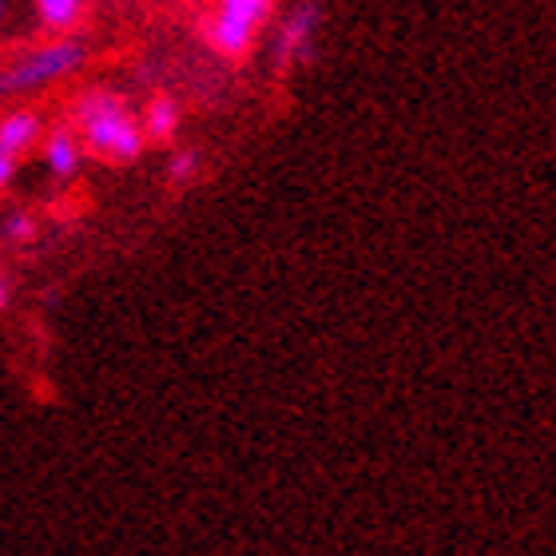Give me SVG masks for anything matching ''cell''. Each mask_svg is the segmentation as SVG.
I'll use <instances>...</instances> for the list:
<instances>
[{"instance_id": "3957f363", "label": "cell", "mask_w": 556, "mask_h": 556, "mask_svg": "<svg viewBox=\"0 0 556 556\" xmlns=\"http://www.w3.org/2000/svg\"><path fill=\"white\" fill-rule=\"evenodd\" d=\"M275 0H219L215 16L207 21V45L223 60H243L255 48L258 28L267 24Z\"/></svg>"}, {"instance_id": "52a82bcc", "label": "cell", "mask_w": 556, "mask_h": 556, "mask_svg": "<svg viewBox=\"0 0 556 556\" xmlns=\"http://www.w3.org/2000/svg\"><path fill=\"white\" fill-rule=\"evenodd\" d=\"M179 119H184L179 116V104H175L167 92H160L143 104V112H139V128H143L148 143H167V139H175V131H179Z\"/></svg>"}, {"instance_id": "9c48e42d", "label": "cell", "mask_w": 556, "mask_h": 556, "mask_svg": "<svg viewBox=\"0 0 556 556\" xmlns=\"http://www.w3.org/2000/svg\"><path fill=\"white\" fill-rule=\"evenodd\" d=\"M0 235L9 239V243H28L36 235V219H33V211H24V207H16V211H9L4 219H0Z\"/></svg>"}, {"instance_id": "8992f818", "label": "cell", "mask_w": 556, "mask_h": 556, "mask_svg": "<svg viewBox=\"0 0 556 556\" xmlns=\"http://www.w3.org/2000/svg\"><path fill=\"white\" fill-rule=\"evenodd\" d=\"M48 131L45 116L36 108H12L9 116H0V151L9 155H28V151L40 143V136Z\"/></svg>"}, {"instance_id": "4fadbf2b", "label": "cell", "mask_w": 556, "mask_h": 556, "mask_svg": "<svg viewBox=\"0 0 556 556\" xmlns=\"http://www.w3.org/2000/svg\"><path fill=\"white\" fill-rule=\"evenodd\" d=\"M0 12H4V0H0Z\"/></svg>"}, {"instance_id": "ba28073f", "label": "cell", "mask_w": 556, "mask_h": 556, "mask_svg": "<svg viewBox=\"0 0 556 556\" xmlns=\"http://www.w3.org/2000/svg\"><path fill=\"white\" fill-rule=\"evenodd\" d=\"M36 16H40V24H45L48 33L68 36L88 16V0H36Z\"/></svg>"}, {"instance_id": "7a4b0ae2", "label": "cell", "mask_w": 556, "mask_h": 556, "mask_svg": "<svg viewBox=\"0 0 556 556\" xmlns=\"http://www.w3.org/2000/svg\"><path fill=\"white\" fill-rule=\"evenodd\" d=\"M88 60V48L80 40H52V45H40L33 52H24L21 60H12L4 76H0V92H36V88H48V84L64 80L72 72L84 68Z\"/></svg>"}, {"instance_id": "5b68a950", "label": "cell", "mask_w": 556, "mask_h": 556, "mask_svg": "<svg viewBox=\"0 0 556 556\" xmlns=\"http://www.w3.org/2000/svg\"><path fill=\"white\" fill-rule=\"evenodd\" d=\"M40 155H45V167L56 179H72V175L80 172L84 163V143H80V131L68 124H56L52 131H45V148H40Z\"/></svg>"}, {"instance_id": "30bf717a", "label": "cell", "mask_w": 556, "mask_h": 556, "mask_svg": "<svg viewBox=\"0 0 556 556\" xmlns=\"http://www.w3.org/2000/svg\"><path fill=\"white\" fill-rule=\"evenodd\" d=\"M199 175V151L195 148H184V151H175L172 160H167V179H172L175 187H184L191 184Z\"/></svg>"}, {"instance_id": "5bb4252c", "label": "cell", "mask_w": 556, "mask_h": 556, "mask_svg": "<svg viewBox=\"0 0 556 556\" xmlns=\"http://www.w3.org/2000/svg\"><path fill=\"white\" fill-rule=\"evenodd\" d=\"M0 76H4V64H0Z\"/></svg>"}, {"instance_id": "7c38bea8", "label": "cell", "mask_w": 556, "mask_h": 556, "mask_svg": "<svg viewBox=\"0 0 556 556\" xmlns=\"http://www.w3.org/2000/svg\"><path fill=\"white\" fill-rule=\"evenodd\" d=\"M9 302H12V290H9V278L0 275V311H9Z\"/></svg>"}, {"instance_id": "6da1fadb", "label": "cell", "mask_w": 556, "mask_h": 556, "mask_svg": "<svg viewBox=\"0 0 556 556\" xmlns=\"http://www.w3.org/2000/svg\"><path fill=\"white\" fill-rule=\"evenodd\" d=\"M72 128L80 131V143L88 155L108 163H136L148 148L139 116L112 88H84L72 100Z\"/></svg>"}, {"instance_id": "277c9868", "label": "cell", "mask_w": 556, "mask_h": 556, "mask_svg": "<svg viewBox=\"0 0 556 556\" xmlns=\"http://www.w3.org/2000/svg\"><path fill=\"white\" fill-rule=\"evenodd\" d=\"M314 33H318V9H314V4H302V9H294V16H290V21L282 24V33H278V48H275L278 68L287 72V68H294L299 60L311 56Z\"/></svg>"}, {"instance_id": "8fae6325", "label": "cell", "mask_w": 556, "mask_h": 556, "mask_svg": "<svg viewBox=\"0 0 556 556\" xmlns=\"http://www.w3.org/2000/svg\"><path fill=\"white\" fill-rule=\"evenodd\" d=\"M16 167H21V160L9 155V151H0V191H9V184L16 179Z\"/></svg>"}]
</instances>
